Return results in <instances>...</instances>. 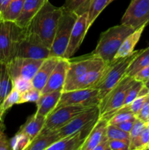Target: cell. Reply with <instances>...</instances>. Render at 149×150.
<instances>
[{"label":"cell","mask_w":149,"mask_h":150,"mask_svg":"<svg viewBox=\"0 0 149 150\" xmlns=\"http://www.w3.org/2000/svg\"><path fill=\"white\" fill-rule=\"evenodd\" d=\"M149 65V46L142 49L133 59L127 70V76L133 77L139 70Z\"/></svg>","instance_id":"d4e9b609"},{"label":"cell","mask_w":149,"mask_h":150,"mask_svg":"<svg viewBox=\"0 0 149 150\" xmlns=\"http://www.w3.org/2000/svg\"><path fill=\"white\" fill-rule=\"evenodd\" d=\"M149 147V130L145 127L138 136L130 140L129 150L148 149Z\"/></svg>","instance_id":"83f0119b"},{"label":"cell","mask_w":149,"mask_h":150,"mask_svg":"<svg viewBox=\"0 0 149 150\" xmlns=\"http://www.w3.org/2000/svg\"><path fill=\"white\" fill-rule=\"evenodd\" d=\"M62 12V7H57L49 1H46L31 21L28 32L39 37L51 48Z\"/></svg>","instance_id":"6da1fadb"},{"label":"cell","mask_w":149,"mask_h":150,"mask_svg":"<svg viewBox=\"0 0 149 150\" xmlns=\"http://www.w3.org/2000/svg\"><path fill=\"white\" fill-rule=\"evenodd\" d=\"M129 141L114 139L109 140L110 150H129Z\"/></svg>","instance_id":"8d00e7d4"},{"label":"cell","mask_w":149,"mask_h":150,"mask_svg":"<svg viewBox=\"0 0 149 150\" xmlns=\"http://www.w3.org/2000/svg\"><path fill=\"white\" fill-rule=\"evenodd\" d=\"M46 117L35 113L27 119L26 122L21 125L18 132L23 133L30 139L31 142L34 139L43 128Z\"/></svg>","instance_id":"44dd1931"},{"label":"cell","mask_w":149,"mask_h":150,"mask_svg":"<svg viewBox=\"0 0 149 150\" xmlns=\"http://www.w3.org/2000/svg\"><path fill=\"white\" fill-rule=\"evenodd\" d=\"M90 108L91 107L66 105L53 110L48 117H46L45 125L41 132L58 130L70 122L74 117Z\"/></svg>","instance_id":"30bf717a"},{"label":"cell","mask_w":149,"mask_h":150,"mask_svg":"<svg viewBox=\"0 0 149 150\" xmlns=\"http://www.w3.org/2000/svg\"><path fill=\"white\" fill-rule=\"evenodd\" d=\"M100 111L98 105L91 107L74 117L64 127L57 130L60 139L70 136L86 128V127L99 120Z\"/></svg>","instance_id":"7c38bea8"},{"label":"cell","mask_w":149,"mask_h":150,"mask_svg":"<svg viewBox=\"0 0 149 150\" xmlns=\"http://www.w3.org/2000/svg\"><path fill=\"white\" fill-rule=\"evenodd\" d=\"M121 23L137 29L149 23V0H131Z\"/></svg>","instance_id":"8fae6325"},{"label":"cell","mask_w":149,"mask_h":150,"mask_svg":"<svg viewBox=\"0 0 149 150\" xmlns=\"http://www.w3.org/2000/svg\"><path fill=\"white\" fill-rule=\"evenodd\" d=\"M113 1L114 0H91L88 10V29H89L105 7Z\"/></svg>","instance_id":"4316f807"},{"label":"cell","mask_w":149,"mask_h":150,"mask_svg":"<svg viewBox=\"0 0 149 150\" xmlns=\"http://www.w3.org/2000/svg\"><path fill=\"white\" fill-rule=\"evenodd\" d=\"M148 121H149V116H148Z\"/></svg>","instance_id":"c3c4849f"},{"label":"cell","mask_w":149,"mask_h":150,"mask_svg":"<svg viewBox=\"0 0 149 150\" xmlns=\"http://www.w3.org/2000/svg\"><path fill=\"white\" fill-rule=\"evenodd\" d=\"M145 127V124L144 122L141 121V120L137 118L136 119L134 125H133L132 128H131V131L129 132L130 140L138 136Z\"/></svg>","instance_id":"74e56055"},{"label":"cell","mask_w":149,"mask_h":150,"mask_svg":"<svg viewBox=\"0 0 149 150\" xmlns=\"http://www.w3.org/2000/svg\"><path fill=\"white\" fill-rule=\"evenodd\" d=\"M69 66V59L66 58H61L57 63L56 66L53 70L48 82L41 91V94L63 91L67 78V69Z\"/></svg>","instance_id":"2e32d148"},{"label":"cell","mask_w":149,"mask_h":150,"mask_svg":"<svg viewBox=\"0 0 149 150\" xmlns=\"http://www.w3.org/2000/svg\"><path fill=\"white\" fill-rule=\"evenodd\" d=\"M148 95H144V96H138L135 100H134L132 101V103H130L129 105H126V106H123V107L124 108V109L127 110V111H130V112L133 113V114L136 116L139 113L140 110L141 109L143 103H145V100L147 99Z\"/></svg>","instance_id":"d590c367"},{"label":"cell","mask_w":149,"mask_h":150,"mask_svg":"<svg viewBox=\"0 0 149 150\" xmlns=\"http://www.w3.org/2000/svg\"><path fill=\"white\" fill-rule=\"evenodd\" d=\"M13 81V88L18 91L20 93L26 92L29 89L33 87L32 83V80L24 79L22 77H18L15 79H12Z\"/></svg>","instance_id":"e575fe53"},{"label":"cell","mask_w":149,"mask_h":150,"mask_svg":"<svg viewBox=\"0 0 149 150\" xmlns=\"http://www.w3.org/2000/svg\"><path fill=\"white\" fill-rule=\"evenodd\" d=\"M13 89V81L7 64L0 62V106Z\"/></svg>","instance_id":"cb8c5ba5"},{"label":"cell","mask_w":149,"mask_h":150,"mask_svg":"<svg viewBox=\"0 0 149 150\" xmlns=\"http://www.w3.org/2000/svg\"><path fill=\"white\" fill-rule=\"evenodd\" d=\"M25 0H11L5 10L0 15V20L15 22L23 9Z\"/></svg>","instance_id":"484cf974"},{"label":"cell","mask_w":149,"mask_h":150,"mask_svg":"<svg viewBox=\"0 0 149 150\" xmlns=\"http://www.w3.org/2000/svg\"><path fill=\"white\" fill-rule=\"evenodd\" d=\"M11 0H0V15L4 12Z\"/></svg>","instance_id":"ee69618b"},{"label":"cell","mask_w":149,"mask_h":150,"mask_svg":"<svg viewBox=\"0 0 149 150\" xmlns=\"http://www.w3.org/2000/svg\"><path fill=\"white\" fill-rule=\"evenodd\" d=\"M97 121L98 120L80 131L59 139L58 142L51 145L48 150H80Z\"/></svg>","instance_id":"9a60e30c"},{"label":"cell","mask_w":149,"mask_h":150,"mask_svg":"<svg viewBox=\"0 0 149 150\" xmlns=\"http://www.w3.org/2000/svg\"><path fill=\"white\" fill-rule=\"evenodd\" d=\"M63 8L62 14L58 21L53 41L51 47L50 57L63 58L67 50L72 29L77 21V16L74 12Z\"/></svg>","instance_id":"8992f818"},{"label":"cell","mask_w":149,"mask_h":150,"mask_svg":"<svg viewBox=\"0 0 149 150\" xmlns=\"http://www.w3.org/2000/svg\"><path fill=\"white\" fill-rule=\"evenodd\" d=\"M91 0H66L64 9L74 12L77 16L88 12Z\"/></svg>","instance_id":"f1b7e54d"},{"label":"cell","mask_w":149,"mask_h":150,"mask_svg":"<svg viewBox=\"0 0 149 150\" xmlns=\"http://www.w3.org/2000/svg\"><path fill=\"white\" fill-rule=\"evenodd\" d=\"M68 59L69 66L63 91L79 89L91 70L106 63L92 52L77 58L71 57Z\"/></svg>","instance_id":"7a4b0ae2"},{"label":"cell","mask_w":149,"mask_h":150,"mask_svg":"<svg viewBox=\"0 0 149 150\" xmlns=\"http://www.w3.org/2000/svg\"><path fill=\"white\" fill-rule=\"evenodd\" d=\"M136 81L126 76L121 81L103 98L99 105L100 117H107L124 105L129 89Z\"/></svg>","instance_id":"52a82bcc"},{"label":"cell","mask_w":149,"mask_h":150,"mask_svg":"<svg viewBox=\"0 0 149 150\" xmlns=\"http://www.w3.org/2000/svg\"><path fill=\"white\" fill-rule=\"evenodd\" d=\"M27 28H22L15 22L0 20V62H10L15 57L20 40L26 35Z\"/></svg>","instance_id":"5b68a950"},{"label":"cell","mask_w":149,"mask_h":150,"mask_svg":"<svg viewBox=\"0 0 149 150\" xmlns=\"http://www.w3.org/2000/svg\"><path fill=\"white\" fill-rule=\"evenodd\" d=\"M62 92L63 91H56L41 94L39 100L36 103L37 108L36 114L44 117H48L56 107Z\"/></svg>","instance_id":"ffe728a7"},{"label":"cell","mask_w":149,"mask_h":150,"mask_svg":"<svg viewBox=\"0 0 149 150\" xmlns=\"http://www.w3.org/2000/svg\"><path fill=\"white\" fill-rule=\"evenodd\" d=\"M148 116H149V95H148L147 99L145 100V103H143L141 109L140 110L138 114L136 115V117L145 123L146 122H148Z\"/></svg>","instance_id":"f35d334b"},{"label":"cell","mask_w":149,"mask_h":150,"mask_svg":"<svg viewBox=\"0 0 149 150\" xmlns=\"http://www.w3.org/2000/svg\"><path fill=\"white\" fill-rule=\"evenodd\" d=\"M20 98V93L15 89H13L11 92L9 93V95L6 97L4 102L2 103L1 105L0 106V119L3 120L4 114L6 111H8L10 108L13 106L15 104H19Z\"/></svg>","instance_id":"f546056e"},{"label":"cell","mask_w":149,"mask_h":150,"mask_svg":"<svg viewBox=\"0 0 149 150\" xmlns=\"http://www.w3.org/2000/svg\"><path fill=\"white\" fill-rule=\"evenodd\" d=\"M60 59L61 58L59 57H50L44 60L35 76L32 79L34 88L39 91L42 90Z\"/></svg>","instance_id":"e0dca14e"},{"label":"cell","mask_w":149,"mask_h":150,"mask_svg":"<svg viewBox=\"0 0 149 150\" xmlns=\"http://www.w3.org/2000/svg\"><path fill=\"white\" fill-rule=\"evenodd\" d=\"M133 79L136 81H140V82H145L149 79V65L147 67H143L140 70H139L134 76Z\"/></svg>","instance_id":"ab89813d"},{"label":"cell","mask_w":149,"mask_h":150,"mask_svg":"<svg viewBox=\"0 0 149 150\" xmlns=\"http://www.w3.org/2000/svg\"><path fill=\"white\" fill-rule=\"evenodd\" d=\"M145 127H147V128L148 129V130H149V121L146 122L145 123Z\"/></svg>","instance_id":"bcb514c9"},{"label":"cell","mask_w":149,"mask_h":150,"mask_svg":"<svg viewBox=\"0 0 149 150\" xmlns=\"http://www.w3.org/2000/svg\"><path fill=\"white\" fill-rule=\"evenodd\" d=\"M140 51L141 50L134 51L127 57L107 63L102 77L94 86L99 91L100 100L127 76L129 66Z\"/></svg>","instance_id":"3957f363"},{"label":"cell","mask_w":149,"mask_h":150,"mask_svg":"<svg viewBox=\"0 0 149 150\" xmlns=\"http://www.w3.org/2000/svg\"><path fill=\"white\" fill-rule=\"evenodd\" d=\"M48 0H25L23 9L15 23L22 28H27L37 13Z\"/></svg>","instance_id":"ac0fdd59"},{"label":"cell","mask_w":149,"mask_h":150,"mask_svg":"<svg viewBox=\"0 0 149 150\" xmlns=\"http://www.w3.org/2000/svg\"><path fill=\"white\" fill-rule=\"evenodd\" d=\"M60 139L57 130L41 132L31 142L26 150H48V148Z\"/></svg>","instance_id":"603a6c76"},{"label":"cell","mask_w":149,"mask_h":150,"mask_svg":"<svg viewBox=\"0 0 149 150\" xmlns=\"http://www.w3.org/2000/svg\"><path fill=\"white\" fill-rule=\"evenodd\" d=\"M107 136L109 140H114V139H119V140L129 141L130 136L129 133L124 131L117 126L114 125H108L107 127Z\"/></svg>","instance_id":"1f68e13d"},{"label":"cell","mask_w":149,"mask_h":150,"mask_svg":"<svg viewBox=\"0 0 149 150\" xmlns=\"http://www.w3.org/2000/svg\"><path fill=\"white\" fill-rule=\"evenodd\" d=\"M108 120L100 117L88 136L80 150H94L105 136H107Z\"/></svg>","instance_id":"d6986e66"},{"label":"cell","mask_w":149,"mask_h":150,"mask_svg":"<svg viewBox=\"0 0 149 150\" xmlns=\"http://www.w3.org/2000/svg\"><path fill=\"white\" fill-rule=\"evenodd\" d=\"M134 30L123 23L109 28L101 34L96 48L92 53L106 62L112 61L125 38Z\"/></svg>","instance_id":"277c9868"},{"label":"cell","mask_w":149,"mask_h":150,"mask_svg":"<svg viewBox=\"0 0 149 150\" xmlns=\"http://www.w3.org/2000/svg\"><path fill=\"white\" fill-rule=\"evenodd\" d=\"M146 26H147V24L143 25L140 28L135 29L132 33L129 35L125 38L124 42H122L121 45L120 46L118 51L115 54L113 60L127 57L134 51V47L136 46L137 43L140 40V37H141Z\"/></svg>","instance_id":"7402d4cb"},{"label":"cell","mask_w":149,"mask_h":150,"mask_svg":"<svg viewBox=\"0 0 149 150\" xmlns=\"http://www.w3.org/2000/svg\"><path fill=\"white\" fill-rule=\"evenodd\" d=\"M143 86V83L140 81H135L131 85V86L129 88L128 92H127V97H126L125 101H124L123 106L129 105L130 103H132L134 100H135L139 96V93H140Z\"/></svg>","instance_id":"d6a6232c"},{"label":"cell","mask_w":149,"mask_h":150,"mask_svg":"<svg viewBox=\"0 0 149 150\" xmlns=\"http://www.w3.org/2000/svg\"><path fill=\"white\" fill-rule=\"evenodd\" d=\"M99 91L96 88L63 91L55 109L66 105L93 107L100 103ZM54 109V110H55Z\"/></svg>","instance_id":"ba28073f"},{"label":"cell","mask_w":149,"mask_h":150,"mask_svg":"<svg viewBox=\"0 0 149 150\" xmlns=\"http://www.w3.org/2000/svg\"><path fill=\"white\" fill-rule=\"evenodd\" d=\"M88 12L78 16L70 35V41L64 58L70 59L77 52L88 32Z\"/></svg>","instance_id":"5bb4252c"},{"label":"cell","mask_w":149,"mask_h":150,"mask_svg":"<svg viewBox=\"0 0 149 150\" xmlns=\"http://www.w3.org/2000/svg\"><path fill=\"white\" fill-rule=\"evenodd\" d=\"M94 150H110L109 147V139H108V136H105L102 139L99 144L95 147Z\"/></svg>","instance_id":"7bdbcfd3"},{"label":"cell","mask_w":149,"mask_h":150,"mask_svg":"<svg viewBox=\"0 0 149 150\" xmlns=\"http://www.w3.org/2000/svg\"><path fill=\"white\" fill-rule=\"evenodd\" d=\"M10 142L12 150H26L30 144L31 140L25 134L18 132Z\"/></svg>","instance_id":"4dcf8cb0"},{"label":"cell","mask_w":149,"mask_h":150,"mask_svg":"<svg viewBox=\"0 0 149 150\" xmlns=\"http://www.w3.org/2000/svg\"><path fill=\"white\" fill-rule=\"evenodd\" d=\"M41 95V91L32 87L26 92L20 93V98L19 104L25 103H36Z\"/></svg>","instance_id":"836d02e7"},{"label":"cell","mask_w":149,"mask_h":150,"mask_svg":"<svg viewBox=\"0 0 149 150\" xmlns=\"http://www.w3.org/2000/svg\"><path fill=\"white\" fill-rule=\"evenodd\" d=\"M1 125H3V120H1V119H0V127H1Z\"/></svg>","instance_id":"7dc6e473"},{"label":"cell","mask_w":149,"mask_h":150,"mask_svg":"<svg viewBox=\"0 0 149 150\" xmlns=\"http://www.w3.org/2000/svg\"><path fill=\"white\" fill-rule=\"evenodd\" d=\"M45 59L15 57L7 63L9 73L12 79L18 77L32 80Z\"/></svg>","instance_id":"4fadbf2b"},{"label":"cell","mask_w":149,"mask_h":150,"mask_svg":"<svg viewBox=\"0 0 149 150\" xmlns=\"http://www.w3.org/2000/svg\"><path fill=\"white\" fill-rule=\"evenodd\" d=\"M136 119H137V117H136L135 119L127 120V121L123 122L118 123V124L114 125L117 126V127H119L120 129H121V130H124V131L127 132V133H129V132L131 131V128H132L133 125H134V121L136 120Z\"/></svg>","instance_id":"b9f144b4"},{"label":"cell","mask_w":149,"mask_h":150,"mask_svg":"<svg viewBox=\"0 0 149 150\" xmlns=\"http://www.w3.org/2000/svg\"><path fill=\"white\" fill-rule=\"evenodd\" d=\"M50 54L51 48H48L39 37L27 30L26 35L19 43L15 57L45 59L50 57Z\"/></svg>","instance_id":"9c48e42d"},{"label":"cell","mask_w":149,"mask_h":150,"mask_svg":"<svg viewBox=\"0 0 149 150\" xmlns=\"http://www.w3.org/2000/svg\"><path fill=\"white\" fill-rule=\"evenodd\" d=\"M143 85H144L145 87L149 91V79L148 81H146L145 82H144V83H143Z\"/></svg>","instance_id":"f6af8a7d"},{"label":"cell","mask_w":149,"mask_h":150,"mask_svg":"<svg viewBox=\"0 0 149 150\" xmlns=\"http://www.w3.org/2000/svg\"><path fill=\"white\" fill-rule=\"evenodd\" d=\"M10 141L7 139L5 133H4V125L0 127V150H10Z\"/></svg>","instance_id":"60d3db41"}]
</instances>
